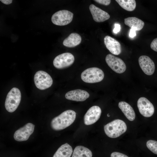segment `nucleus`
I'll return each instance as SVG.
<instances>
[{"label":"nucleus","instance_id":"1","mask_svg":"<svg viewBox=\"0 0 157 157\" xmlns=\"http://www.w3.org/2000/svg\"><path fill=\"white\" fill-rule=\"evenodd\" d=\"M76 113L72 110H67L53 118L51 122V126L55 131L63 130L71 125L76 118Z\"/></svg>","mask_w":157,"mask_h":157},{"label":"nucleus","instance_id":"2","mask_svg":"<svg viewBox=\"0 0 157 157\" xmlns=\"http://www.w3.org/2000/svg\"><path fill=\"white\" fill-rule=\"evenodd\" d=\"M104 129L108 136L115 138L119 136L126 131L127 126L124 121L119 119H116L105 125Z\"/></svg>","mask_w":157,"mask_h":157},{"label":"nucleus","instance_id":"3","mask_svg":"<svg viewBox=\"0 0 157 157\" xmlns=\"http://www.w3.org/2000/svg\"><path fill=\"white\" fill-rule=\"evenodd\" d=\"M21 94L19 89L13 88L8 93L5 103L6 110L9 112L15 111L21 101Z\"/></svg>","mask_w":157,"mask_h":157},{"label":"nucleus","instance_id":"4","mask_svg":"<svg viewBox=\"0 0 157 157\" xmlns=\"http://www.w3.org/2000/svg\"><path fill=\"white\" fill-rule=\"evenodd\" d=\"M104 76V72L101 69L97 67H92L83 71L81 75V78L85 83H94L102 81Z\"/></svg>","mask_w":157,"mask_h":157},{"label":"nucleus","instance_id":"5","mask_svg":"<svg viewBox=\"0 0 157 157\" xmlns=\"http://www.w3.org/2000/svg\"><path fill=\"white\" fill-rule=\"evenodd\" d=\"M36 87L40 90H44L50 87L53 83L51 76L46 72L39 71L35 74L34 78Z\"/></svg>","mask_w":157,"mask_h":157},{"label":"nucleus","instance_id":"6","mask_svg":"<svg viewBox=\"0 0 157 157\" xmlns=\"http://www.w3.org/2000/svg\"><path fill=\"white\" fill-rule=\"evenodd\" d=\"M73 14L66 10H59L52 16L51 20L54 24L60 26L67 25L72 21Z\"/></svg>","mask_w":157,"mask_h":157},{"label":"nucleus","instance_id":"7","mask_svg":"<svg viewBox=\"0 0 157 157\" xmlns=\"http://www.w3.org/2000/svg\"><path fill=\"white\" fill-rule=\"evenodd\" d=\"M106 63L110 67L117 73L121 74L126 69V66L120 58L111 54L107 55L105 58Z\"/></svg>","mask_w":157,"mask_h":157},{"label":"nucleus","instance_id":"8","mask_svg":"<svg viewBox=\"0 0 157 157\" xmlns=\"http://www.w3.org/2000/svg\"><path fill=\"white\" fill-rule=\"evenodd\" d=\"M74 56L69 52L63 53L56 56L54 59L53 64L58 69H62L71 65L74 62Z\"/></svg>","mask_w":157,"mask_h":157},{"label":"nucleus","instance_id":"9","mask_svg":"<svg viewBox=\"0 0 157 157\" xmlns=\"http://www.w3.org/2000/svg\"><path fill=\"white\" fill-rule=\"evenodd\" d=\"M137 106L140 113L145 117H150L154 113V107L153 104L147 99L141 97L137 101Z\"/></svg>","mask_w":157,"mask_h":157},{"label":"nucleus","instance_id":"10","mask_svg":"<svg viewBox=\"0 0 157 157\" xmlns=\"http://www.w3.org/2000/svg\"><path fill=\"white\" fill-rule=\"evenodd\" d=\"M35 125L28 123L16 130L14 133V139L17 141L27 140L34 131Z\"/></svg>","mask_w":157,"mask_h":157},{"label":"nucleus","instance_id":"11","mask_svg":"<svg viewBox=\"0 0 157 157\" xmlns=\"http://www.w3.org/2000/svg\"><path fill=\"white\" fill-rule=\"evenodd\" d=\"M101 113L100 108L98 106L90 108L85 114L84 117V124L90 125L95 123L100 117Z\"/></svg>","mask_w":157,"mask_h":157},{"label":"nucleus","instance_id":"12","mask_svg":"<svg viewBox=\"0 0 157 157\" xmlns=\"http://www.w3.org/2000/svg\"><path fill=\"white\" fill-rule=\"evenodd\" d=\"M139 65L143 72L148 75L154 73L155 65L153 61L149 56L145 55L140 56L138 59Z\"/></svg>","mask_w":157,"mask_h":157},{"label":"nucleus","instance_id":"13","mask_svg":"<svg viewBox=\"0 0 157 157\" xmlns=\"http://www.w3.org/2000/svg\"><path fill=\"white\" fill-rule=\"evenodd\" d=\"M89 96L90 94L87 92L81 89L69 91L66 93L65 95L67 99L76 101H84Z\"/></svg>","mask_w":157,"mask_h":157},{"label":"nucleus","instance_id":"14","mask_svg":"<svg viewBox=\"0 0 157 157\" xmlns=\"http://www.w3.org/2000/svg\"><path fill=\"white\" fill-rule=\"evenodd\" d=\"M104 42L106 48L112 54L118 55L121 53V44L114 38L107 35L104 38Z\"/></svg>","mask_w":157,"mask_h":157},{"label":"nucleus","instance_id":"15","mask_svg":"<svg viewBox=\"0 0 157 157\" xmlns=\"http://www.w3.org/2000/svg\"><path fill=\"white\" fill-rule=\"evenodd\" d=\"M89 9L93 19L97 22H102L109 19L110 18V15L108 13L93 4H91L90 6Z\"/></svg>","mask_w":157,"mask_h":157},{"label":"nucleus","instance_id":"16","mask_svg":"<svg viewBox=\"0 0 157 157\" xmlns=\"http://www.w3.org/2000/svg\"><path fill=\"white\" fill-rule=\"evenodd\" d=\"M118 106L129 120L133 121L135 119V113L130 105L125 101H120L118 104Z\"/></svg>","mask_w":157,"mask_h":157},{"label":"nucleus","instance_id":"17","mask_svg":"<svg viewBox=\"0 0 157 157\" xmlns=\"http://www.w3.org/2000/svg\"><path fill=\"white\" fill-rule=\"evenodd\" d=\"M125 24L135 31L141 30L144 26L142 20L135 17H130L124 19Z\"/></svg>","mask_w":157,"mask_h":157},{"label":"nucleus","instance_id":"18","mask_svg":"<svg viewBox=\"0 0 157 157\" xmlns=\"http://www.w3.org/2000/svg\"><path fill=\"white\" fill-rule=\"evenodd\" d=\"M81 41V38L79 34L72 33L64 40L63 44L67 47H73L79 45Z\"/></svg>","mask_w":157,"mask_h":157},{"label":"nucleus","instance_id":"19","mask_svg":"<svg viewBox=\"0 0 157 157\" xmlns=\"http://www.w3.org/2000/svg\"><path fill=\"white\" fill-rule=\"evenodd\" d=\"M72 153V147L67 143H66L58 148L53 157H70Z\"/></svg>","mask_w":157,"mask_h":157},{"label":"nucleus","instance_id":"20","mask_svg":"<svg viewBox=\"0 0 157 157\" xmlns=\"http://www.w3.org/2000/svg\"><path fill=\"white\" fill-rule=\"evenodd\" d=\"M92 153L88 148L78 146L74 148L72 157H92Z\"/></svg>","mask_w":157,"mask_h":157},{"label":"nucleus","instance_id":"21","mask_svg":"<svg viewBox=\"0 0 157 157\" xmlns=\"http://www.w3.org/2000/svg\"><path fill=\"white\" fill-rule=\"evenodd\" d=\"M120 6L125 10L132 11L135 9L136 2L135 0H116Z\"/></svg>","mask_w":157,"mask_h":157},{"label":"nucleus","instance_id":"22","mask_svg":"<svg viewBox=\"0 0 157 157\" xmlns=\"http://www.w3.org/2000/svg\"><path fill=\"white\" fill-rule=\"evenodd\" d=\"M147 148L153 153L157 155V141L149 140L146 143Z\"/></svg>","mask_w":157,"mask_h":157},{"label":"nucleus","instance_id":"23","mask_svg":"<svg viewBox=\"0 0 157 157\" xmlns=\"http://www.w3.org/2000/svg\"><path fill=\"white\" fill-rule=\"evenodd\" d=\"M150 47L152 50L157 52V38L154 39L151 42Z\"/></svg>","mask_w":157,"mask_h":157},{"label":"nucleus","instance_id":"24","mask_svg":"<svg viewBox=\"0 0 157 157\" xmlns=\"http://www.w3.org/2000/svg\"><path fill=\"white\" fill-rule=\"evenodd\" d=\"M110 157H129L126 155L117 152H114L112 153L110 155Z\"/></svg>","mask_w":157,"mask_h":157},{"label":"nucleus","instance_id":"25","mask_svg":"<svg viewBox=\"0 0 157 157\" xmlns=\"http://www.w3.org/2000/svg\"><path fill=\"white\" fill-rule=\"evenodd\" d=\"M94 1L99 4L105 6L109 5L111 2L110 0H95Z\"/></svg>","mask_w":157,"mask_h":157},{"label":"nucleus","instance_id":"26","mask_svg":"<svg viewBox=\"0 0 157 157\" xmlns=\"http://www.w3.org/2000/svg\"><path fill=\"white\" fill-rule=\"evenodd\" d=\"M114 26L115 28L113 30V32L115 33H117L120 31V25L119 24H115Z\"/></svg>","mask_w":157,"mask_h":157},{"label":"nucleus","instance_id":"27","mask_svg":"<svg viewBox=\"0 0 157 157\" xmlns=\"http://www.w3.org/2000/svg\"><path fill=\"white\" fill-rule=\"evenodd\" d=\"M136 35L135 31L133 29L131 28L129 34V36L131 38H133Z\"/></svg>","mask_w":157,"mask_h":157},{"label":"nucleus","instance_id":"28","mask_svg":"<svg viewBox=\"0 0 157 157\" xmlns=\"http://www.w3.org/2000/svg\"><path fill=\"white\" fill-rule=\"evenodd\" d=\"M0 1L4 4L8 5L11 3L13 1L12 0H0Z\"/></svg>","mask_w":157,"mask_h":157},{"label":"nucleus","instance_id":"29","mask_svg":"<svg viewBox=\"0 0 157 157\" xmlns=\"http://www.w3.org/2000/svg\"><path fill=\"white\" fill-rule=\"evenodd\" d=\"M107 116L108 117H110V115H109V114H107Z\"/></svg>","mask_w":157,"mask_h":157}]
</instances>
